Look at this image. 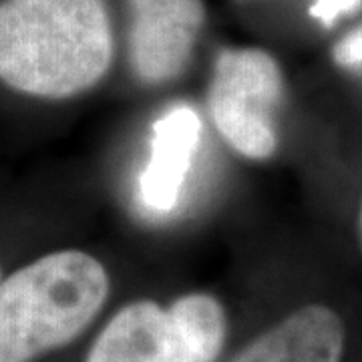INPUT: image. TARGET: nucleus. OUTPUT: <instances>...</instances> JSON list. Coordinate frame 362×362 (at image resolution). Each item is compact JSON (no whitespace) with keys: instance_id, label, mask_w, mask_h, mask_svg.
<instances>
[{"instance_id":"7","label":"nucleus","mask_w":362,"mask_h":362,"mask_svg":"<svg viewBox=\"0 0 362 362\" xmlns=\"http://www.w3.org/2000/svg\"><path fill=\"white\" fill-rule=\"evenodd\" d=\"M199 119L194 109L177 107L159 119L151 147V159L141 177L145 204L156 209L175 206L189 161L195 151Z\"/></svg>"},{"instance_id":"10","label":"nucleus","mask_w":362,"mask_h":362,"mask_svg":"<svg viewBox=\"0 0 362 362\" xmlns=\"http://www.w3.org/2000/svg\"><path fill=\"white\" fill-rule=\"evenodd\" d=\"M358 240H361V247H362V202H361V207H358Z\"/></svg>"},{"instance_id":"5","label":"nucleus","mask_w":362,"mask_h":362,"mask_svg":"<svg viewBox=\"0 0 362 362\" xmlns=\"http://www.w3.org/2000/svg\"><path fill=\"white\" fill-rule=\"evenodd\" d=\"M127 63L135 81L161 89L187 71L206 25L204 0H127Z\"/></svg>"},{"instance_id":"8","label":"nucleus","mask_w":362,"mask_h":362,"mask_svg":"<svg viewBox=\"0 0 362 362\" xmlns=\"http://www.w3.org/2000/svg\"><path fill=\"white\" fill-rule=\"evenodd\" d=\"M332 59L338 66H362V25L352 28L332 49Z\"/></svg>"},{"instance_id":"3","label":"nucleus","mask_w":362,"mask_h":362,"mask_svg":"<svg viewBox=\"0 0 362 362\" xmlns=\"http://www.w3.org/2000/svg\"><path fill=\"white\" fill-rule=\"evenodd\" d=\"M230 320L221 300L187 292L169 304L133 300L109 318L85 362H218Z\"/></svg>"},{"instance_id":"1","label":"nucleus","mask_w":362,"mask_h":362,"mask_svg":"<svg viewBox=\"0 0 362 362\" xmlns=\"http://www.w3.org/2000/svg\"><path fill=\"white\" fill-rule=\"evenodd\" d=\"M105 0H2L0 83L42 101L97 89L115 63Z\"/></svg>"},{"instance_id":"9","label":"nucleus","mask_w":362,"mask_h":362,"mask_svg":"<svg viewBox=\"0 0 362 362\" xmlns=\"http://www.w3.org/2000/svg\"><path fill=\"white\" fill-rule=\"evenodd\" d=\"M361 2L362 0H316L312 6V14L326 25H330L340 14L354 11Z\"/></svg>"},{"instance_id":"2","label":"nucleus","mask_w":362,"mask_h":362,"mask_svg":"<svg viewBox=\"0 0 362 362\" xmlns=\"http://www.w3.org/2000/svg\"><path fill=\"white\" fill-rule=\"evenodd\" d=\"M111 276L95 254L65 247L0 280V362H35L77 340L101 314Z\"/></svg>"},{"instance_id":"11","label":"nucleus","mask_w":362,"mask_h":362,"mask_svg":"<svg viewBox=\"0 0 362 362\" xmlns=\"http://www.w3.org/2000/svg\"><path fill=\"white\" fill-rule=\"evenodd\" d=\"M0 280H2V268H0Z\"/></svg>"},{"instance_id":"4","label":"nucleus","mask_w":362,"mask_h":362,"mask_svg":"<svg viewBox=\"0 0 362 362\" xmlns=\"http://www.w3.org/2000/svg\"><path fill=\"white\" fill-rule=\"evenodd\" d=\"M282 101L284 73L272 52L228 47L216 54L206 95L207 117L235 156L247 161L276 156Z\"/></svg>"},{"instance_id":"6","label":"nucleus","mask_w":362,"mask_h":362,"mask_svg":"<svg viewBox=\"0 0 362 362\" xmlns=\"http://www.w3.org/2000/svg\"><path fill=\"white\" fill-rule=\"evenodd\" d=\"M349 332L332 306L310 302L268 326L230 362H344Z\"/></svg>"}]
</instances>
